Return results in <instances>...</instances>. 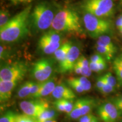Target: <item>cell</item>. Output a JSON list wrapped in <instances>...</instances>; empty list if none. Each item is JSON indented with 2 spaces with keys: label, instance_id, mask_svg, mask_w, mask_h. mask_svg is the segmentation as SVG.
<instances>
[{
  "label": "cell",
  "instance_id": "1",
  "mask_svg": "<svg viewBox=\"0 0 122 122\" xmlns=\"http://www.w3.org/2000/svg\"><path fill=\"white\" fill-rule=\"evenodd\" d=\"M32 5H28L11 18L0 29V39L4 42H14L25 37L29 32Z\"/></svg>",
  "mask_w": 122,
  "mask_h": 122
},
{
  "label": "cell",
  "instance_id": "2",
  "mask_svg": "<svg viewBox=\"0 0 122 122\" xmlns=\"http://www.w3.org/2000/svg\"><path fill=\"white\" fill-rule=\"evenodd\" d=\"M51 28L59 32H67L80 34L83 31L77 14L72 9L67 8L61 9L56 14Z\"/></svg>",
  "mask_w": 122,
  "mask_h": 122
},
{
  "label": "cell",
  "instance_id": "3",
  "mask_svg": "<svg viewBox=\"0 0 122 122\" xmlns=\"http://www.w3.org/2000/svg\"><path fill=\"white\" fill-rule=\"evenodd\" d=\"M52 6L47 2H41L36 5L30 15V25L36 31L48 29L55 17Z\"/></svg>",
  "mask_w": 122,
  "mask_h": 122
},
{
  "label": "cell",
  "instance_id": "4",
  "mask_svg": "<svg viewBox=\"0 0 122 122\" xmlns=\"http://www.w3.org/2000/svg\"><path fill=\"white\" fill-rule=\"evenodd\" d=\"M83 22L88 34L93 38H98L109 33L112 29L110 21L97 17L89 13L85 14Z\"/></svg>",
  "mask_w": 122,
  "mask_h": 122
},
{
  "label": "cell",
  "instance_id": "5",
  "mask_svg": "<svg viewBox=\"0 0 122 122\" xmlns=\"http://www.w3.org/2000/svg\"><path fill=\"white\" fill-rule=\"evenodd\" d=\"M81 7L85 13L101 18L111 16L114 12L112 0H84Z\"/></svg>",
  "mask_w": 122,
  "mask_h": 122
},
{
  "label": "cell",
  "instance_id": "6",
  "mask_svg": "<svg viewBox=\"0 0 122 122\" xmlns=\"http://www.w3.org/2000/svg\"><path fill=\"white\" fill-rule=\"evenodd\" d=\"M27 72V66L22 62L4 64L1 66L0 80L19 82L23 79Z\"/></svg>",
  "mask_w": 122,
  "mask_h": 122
},
{
  "label": "cell",
  "instance_id": "7",
  "mask_svg": "<svg viewBox=\"0 0 122 122\" xmlns=\"http://www.w3.org/2000/svg\"><path fill=\"white\" fill-rule=\"evenodd\" d=\"M62 35L61 32L54 30L46 32L40 38L38 42V49L45 54H54L61 46Z\"/></svg>",
  "mask_w": 122,
  "mask_h": 122
},
{
  "label": "cell",
  "instance_id": "8",
  "mask_svg": "<svg viewBox=\"0 0 122 122\" xmlns=\"http://www.w3.org/2000/svg\"><path fill=\"white\" fill-rule=\"evenodd\" d=\"M53 72L52 61L48 58H42L33 63L30 74L35 80L40 82H44L50 79Z\"/></svg>",
  "mask_w": 122,
  "mask_h": 122
},
{
  "label": "cell",
  "instance_id": "9",
  "mask_svg": "<svg viewBox=\"0 0 122 122\" xmlns=\"http://www.w3.org/2000/svg\"><path fill=\"white\" fill-rule=\"evenodd\" d=\"M23 101L19 103V107L24 114L36 119L45 110L49 108L48 101L43 100Z\"/></svg>",
  "mask_w": 122,
  "mask_h": 122
},
{
  "label": "cell",
  "instance_id": "10",
  "mask_svg": "<svg viewBox=\"0 0 122 122\" xmlns=\"http://www.w3.org/2000/svg\"><path fill=\"white\" fill-rule=\"evenodd\" d=\"M97 114L103 122H116L119 118L120 112L113 103L107 102L98 107Z\"/></svg>",
  "mask_w": 122,
  "mask_h": 122
},
{
  "label": "cell",
  "instance_id": "11",
  "mask_svg": "<svg viewBox=\"0 0 122 122\" xmlns=\"http://www.w3.org/2000/svg\"><path fill=\"white\" fill-rule=\"evenodd\" d=\"M80 54V48L77 45H72L65 59L59 63V72L66 73L74 70L75 65L79 59Z\"/></svg>",
  "mask_w": 122,
  "mask_h": 122
},
{
  "label": "cell",
  "instance_id": "12",
  "mask_svg": "<svg viewBox=\"0 0 122 122\" xmlns=\"http://www.w3.org/2000/svg\"><path fill=\"white\" fill-rule=\"evenodd\" d=\"M51 95L56 100H67L72 101L76 98L75 94L72 90L63 84L56 85Z\"/></svg>",
  "mask_w": 122,
  "mask_h": 122
},
{
  "label": "cell",
  "instance_id": "13",
  "mask_svg": "<svg viewBox=\"0 0 122 122\" xmlns=\"http://www.w3.org/2000/svg\"><path fill=\"white\" fill-rule=\"evenodd\" d=\"M18 81L0 80V101L4 103L11 98L12 93L16 87Z\"/></svg>",
  "mask_w": 122,
  "mask_h": 122
},
{
  "label": "cell",
  "instance_id": "14",
  "mask_svg": "<svg viewBox=\"0 0 122 122\" xmlns=\"http://www.w3.org/2000/svg\"><path fill=\"white\" fill-rule=\"evenodd\" d=\"M56 86V84L53 79H49L48 80L41 82V86L39 91L32 97L34 98H40L42 97L49 95L52 93Z\"/></svg>",
  "mask_w": 122,
  "mask_h": 122
},
{
  "label": "cell",
  "instance_id": "15",
  "mask_svg": "<svg viewBox=\"0 0 122 122\" xmlns=\"http://www.w3.org/2000/svg\"><path fill=\"white\" fill-rule=\"evenodd\" d=\"M80 106L81 111L82 117L91 114L92 110L95 106V101L89 97H83L76 101Z\"/></svg>",
  "mask_w": 122,
  "mask_h": 122
},
{
  "label": "cell",
  "instance_id": "16",
  "mask_svg": "<svg viewBox=\"0 0 122 122\" xmlns=\"http://www.w3.org/2000/svg\"><path fill=\"white\" fill-rule=\"evenodd\" d=\"M71 46H72L71 42H65V43L62 44L61 46L55 51L53 54H54L55 59L59 62V63L65 59Z\"/></svg>",
  "mask_w": 122,
  "mask_h": 122
},
{
  "label": "cell",
  "instance_id": "17",
  "mask_svg": "<svg viewBox=\"0 0 122 122\" xmlns=\"http://www.w3.org/2000/svg\"><path fill=\"white\" fill-rule=\"evenodd\" d=\"M57 112L55 110L48 108L40 113L36 118L37 122H45L46 120L54 119L57 117Z\"/></svg>",
  "mask_w": 122,
  "mask_h": 122
},
{
  "label": "cell",
  "instance_id": "18",
  "mask_svg": "<svg viewBox=\"0 0 122 122\" xmlns=\"http://www.w3.org/2000/svg\"><path fill=\"white\" fill-rule=\"evenodd\" d=\"M76 64L80 67L82 70V75L89 77L92 74V70L89 67V62L84 56H82L77 59Z\"/></svg>",
  "mask_w": 122,
  "mask_h": 122
},
{
  "label": "cell",
  "instance_id": "19",
  "mask_svg": "<svg viewBox=\"0 0 122 122\" xmlns=\"http://www.w3.org/2000/svg\"><path fill=\"white\" fill-rule=\"evenodd\" d=\"M33 81L25 82L20 86L17 92V97L19 98H24L30 96V90L32 86Z\"/></svg>",
  "mask_w": 122,
  "mask_h": 122
},
{
  "label": "cell",
  "instance_id": "20",
  "mask_svg": "<svg viewBox=\"0 0 122 122\" xmlns=\"http://www.w3.org/2000/svg\"><path fill=\"white\" fill-rule=\"evenodd\" d=\"M96 49L99 54L102 55L108 61L111 60L113 58L114 55L117 51V50L97 45H96Z\"/></svg>",
  "mask_w": 122,
  "mask_h": 122
},
{
  "label": "cell",
  "instance_id": "21",
  "mask_svg": "<svg viewBox=\"0 0 122 122\" xmlns=\"http://www.w3.org/2000/svg\"><path fill=\"white\" fill-rule=\"evenodd\" d=\"M113 68L119 83L122 84V56L117 57L113 61Z\"/></svg>",
  "mask_w": 122,
  "mask_h": 122
},
{
  "label": "cell",
  "instance_id": "22",
  "mask_svg": "<svg viewBox=\"0 0 122 122\" xmlns=\"http://www.w3.org/2000/svg\"><path fill=\"white\" fill-rule=\"evenodd\" d=\"M96 45L102 46L107 47L112 49L117 50L116 46L111 41V38L107 35H102L98 38Z\"/></svg>",
  "mask_w": 122,
  "mask_h": 122
},
{
  "label": "cell",
  "instance_id": "23",
  "mask_svg": "<svg viewBox=\"0 0 122 122\" xmlns=\"http://www.w3.org/2000/svg\"><path fill=\"white\" fill-rule=\"evenodd\" d=\"M16 116L17 114L14 111H7L1 117L0 122H16Z\"/></svg>",
  "mask_w": 122,
  "mask_h": 122
},
{
  "label": "cell",
  "instance_id": "24",
  "mask_svg": "<svg viewBox=\"0 0 122 122\" xmlns=\"http://www.w3.org/2000/svg\"><path fill=\"white\" fill-rule=\"evenodd\" d=\"M68 118L73 120L78 119H80L82 117L81 109L76 101H75V102L74 103V106L72 111L68 114Z\"/></svg>",
  "mask_w": 122,
  "mask_h": 122
},
{
  "label": "cell",
  "instance_id": "25",
  "mask_svg": "<svg viewBox=\"0 0 122 122\" xmlns=\"http://www.w3.org/2000/svg\"><path fill=\"white\" fill-rule=\"evenodd\" d=\"M74 79L76 82L80 84L83 86L85 92L89 91L91 89L92 84L91 82H90V81L85 76H83L81 77H76V78H74Z\"/></svg>",
  "mask_w": 122,
  "mask_h": 122
},
{
  "label": "cell",
  "instance_id": "26",
  "mask_svg": "<svg viewBox=\"0 0 122 122\" xmlns=\"http://www.w3.org/2000/svg\"><path fill=\"white\" fill-rule=\"evenodd\" d=\"M67 83L68 85L73 89L74 91H75L76 92L79 93H81L84 92L85 91L83 88V86L81 85L80 84H79L77 82H76L74 80V77L72 78H69L67 80Z\"/></svg>",
  "mask_w": 122,
  "mask_h": 122
},
{
  "label": "cell",
  "instance_id": "27",
  "mask_svg": "<svg viewBox=\"0 0 122 122\" xmlns=\"http://www.w3.org/2000/svg\"><path fill=\"white\" fill-rule=\"evenodd\" d=\"M10 14L6 10L1 9L0 12V28H2L5 25L9 22Z\"/></svg>",
  "mask_w": 122,
  "mask_h": 122
},
{
  "label": "cell",
  "instance_id": "28",
  "mask_svg": "<svg viewBox=\"0 0 122 122\" xmlns=\"http://www.w3.org/2000/svg\"><path fill=\"white\" fill-rule=\"evenodd\" d=\"M16 122H37L36 119L26 114H17Z\"/></svg>",
  "mask_w": 122,
  "mask_h": 122
},
{
  "label": "cell",
  "instance_id": "29",
  "mask_svg": "<svg viewBox=\"0 0 122 122\" xmlns=\"http://www.w3.org/2000/svg\"><path fill=\"white\" fill-rule=\"evenodd\" d=\"M103 78L105 79V81L107 83H108L113 87H115L117 85V79L114 76L112 75V74L110 72H108L107 74H105L103 76Z\"/></svg>",
  "mask_w": 122,
  "mask_h": 122
},
{
  "label": "cell",
  "instance_id": "30",
  "mask_svg": "<svg viewBox=\"0 0 122 122\" xmlns=\"http://www.w3.org/2000/svg\"><path fill=\"white\" fill-rule=\"evenodd\" d=\"M111 102L115 105V106L117 107L120 113H122V96L112 98Z\"/></svg>",
  "mask_w": 122,
  "mask_h": 122
},
{
  "label": "cell",
  "instance_id": "31",
  "mask_svg": "<svg viewBox=\"0 0 122 122\" xmlns=\"http://www.w3.org/2000/svg\"><path fill=\"white\" fill-rule=\"evenodd\" d=\"M54 106L56 110L59 112H65V109L64 106L63 100H57L55 101L53 103Z\"/></svg>",
  "mask_w": 122,
  "mask_h": 122
},
{
  "label": "cell",
  "instance_id": "32",
  "mask_svg": "<svg viewBox=\"0 0 122 122\" xmlns=\"http://www.w3.org/2000/svg\"><path fill=\"white\" fill-rule=\"evenodd\" d=\"M64 106L65 109V112L68 114L72 111L74 108V104H73L72 102V101L67 100H63Z\"/></svg>",
  "mask_w": 122,
  "mask_h": 122
},
{
  "label": "cell",
  "instance_id": "33",
  "mask_svg": "<svg viewBox=\"0 0 122 122\" xmlns=\"http://www.w3.org/2000/svg\"><path fill=\"white\" fill-rule=\"evenodd\" d=\"M105 80V79H104ZM114 87L112 86H111L108 83H107L106 81H105V84L103 85V87L102 88V89L100 90V92L101 93H102L103 94H109L111 92H113L114 91Z\"/></svg>",
  "mask_w": 122,
  "mask_h": 122
},
{
  "label": "cell",
  "instance_id": "34",
  "mask_svg": "<svg viewBox=\"0 0 122 122\" xmlns=\"http://www.w3.org/2000/svg\"><path fill=\"white\" fill-rule=\"evenodd\" d=\"M41 86V82H40V83H35V82H33L32 86L31 87V90H30V96L33 97V96L37 93L39 91L40 89Z\"/></svg>",
  "mask_w": 122,
  "mask_h": 122
},
{
  "label": "cell",
  "instance_id": "35",
  "mask_svg": "<svg viewBox=\"0 0 122 122\" xmlns=\"http://www.w3.org/2000/svg\"><path fill=\"white\" fill-rule=\"evenodd\" d=\"M104 61H105L104 57L99 53L92 55L90 58V62H93V63H98V62H102Z\"/></svg>",
  "mask_w": 122,
  "mask_h": 122
},
{
  "label": "cell",
  "instance_id": "36",
  "mask_svg": "<svg viewBox=\"0 0 122 122\" xmlns=\"http://www.w3.org/2000/svg\"><path fill=\"white\" fill-rule=\"evenodd\" d=\"M8 1L14 5H18L21 4H29L35 0H8Z\"/></svg>",
  "mask_w": 122,
  "mask_h": 122
},
{
  "label": "cell",
  "instance_id": "37",
  "mask_svg": "<svg viewBox=\"0 0 122 122\" xmlns=\"http://www.w3.org/2000/svg\"><path fill=\"white\" fill-rule=\"evenodd\" d=\"M105 81L104 80V78H103V76L98 77V78L97 79V81H96V88H97L99 91H100V90L102 89V88L103 87V85L105 84Z\"/></svg>",
  "mask_w": 122,
  "mask_h": 122
},
{
  "label": "cell",
  "instance_id": "38",
  "mask_svg": "<svg viewBox=\"0 0 122 122\" xmlns=\"http://www.w3.org/2000/svg\"><path fill=\"white\" fill-rule=\"evenodd\" d=\"M74 70L75 71V72L76 73V74H80L81 75L82 74V70L81 68V67L79 66H78L77 65V64H75V66L74 67Z\"/></svg>",
  "mask_w": 122,
  "mask_h": 122
},
{
  "label": "cell",
  "instance_id": "39",
  "mask_svg": "<svg viewBox=\"0 0 122 122\" xmlns=\"http://www.w3.org/2000/svg\"><path fill=\"white\" fill-rule=\"evenodd\" d=\"M45 122H56V120L52 119V120H46V121Z\"/></svg>",
  "mask_w": 122,
  "mask_h": 122
},
{
  "label": "cell",
  "instance_id": "40",
  "mask_svg": "<svg viewBox=\"0 0 122 122\" xmlns=\"http://www.w3.org/2000/svg\"><path fill=\"white\" fill-rule=\"evenodd\" d=\"M119 5H120V6H122V0H120Z\"/></svg>",
  "mask_w": 122,
  "mask_h": 122
},
{
  "label": "cell",
  "instance_id": "41",
  "mask_svg": "<svg viewBox=\"0 0 122 122\" xmlns=\"http://www.w3.org/2000/svg\"></svg>",
  "mask_w": 122,
  "mask_h": 122
}]
</instances>
